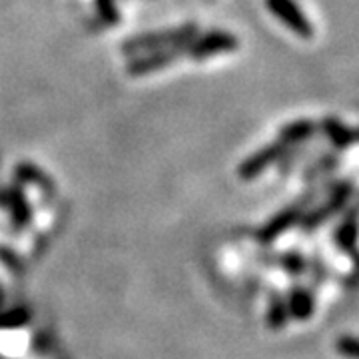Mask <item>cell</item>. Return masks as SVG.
I'll list each match as a JSON object with an SVG mask.
<instances>
[{"mask_svg": "<svg viewBox=\"0 0 359 359\" xmlns=\"http://www.w3.org/2000/svg\"><path fill=\"white\" fill-rule=\"evenodd\" d=\"M194 36H198V26L194 22L176 26V28H164V30H154V32H144L138 36L128 39L120 50L128 56H136L138 52H150L168 48V46H178L190 42Z\"/></svg>", "mask_w": 359, "mask_h": 359, "instance_id": "cell-1", "label": "cell"}, {"mask_svg": "<svg viewBox=\"0 0 359 359\" xmlns=\"http://www.w3.org/2000/svg\"><path fill=\"white\" fill-rule=\"evenodd\" d=\"M238 46H240V40L236 34H231L228 30H210L202 36H194L186 46V54L192 60H205L218 54L238 50Z\"/></svg>", "mask_w": 359, "mask_h": 359, "instance_id": "cell-2", "label": "cell"}, {"mask_svg": "<svg viewBox=\"0 0 359 359\" xmlns=\"http://www.w3.org/2000/svg\"><path fill=\"white\" fill-rule=\"evenodd\" d=\"M264 2L271 16H276L287 30H292L304 40L313 39L316 28L295 0H264Z\"/></svg>", "mask_w": 359, "mask_h": 359, "instance_id": "cell-3", "label": "cell"}, {"mask_svg": "<svg viewBox=\"0 0 359 359\" xmlns=\"http://www.w3.org/2000/svg\"><path fill=\"white\" fill-rule=\"evenodd\" d=\"M186 44H178V46H168V48H160V50H150L142 56H132V60L126 66L130 76H146L158 72L166 66L174 65L178 58L186 54Z\"/></svg>", "mask_w": 359, "mask_h": 359, "instance_id": "cell-4", "label": "cell"}, {"mask_svg": "<svg viewBox=\"0 0 359 359\" xmlns=\"http://www.w3.org/2000/svg\"><path fill=\"white\" fill-rule=\"evenodd\" d=\"M287 150L290 148L283 142H271V144L259 148L257 152H254V154L245 158L244 162L238 166V176L242 180H254L257 176H262L269 166H273L276 162H280Z\"/></svg>", "mask_w": 359, "mask_h": 359, "instance_id": "cell-5", "label": "cell"}, {"mask_svg": "<svg viewBox=\"0 0 359 359\" xmlns=\"http://www.w3.org/2000/svg\"><path fill=\"white\" fill-rule=\"evenodd\" d=\"M311 198H313V194H308V196L299 198L295 204L287 205V208L282 210L280 214H276V216L269 219L268 224L259 230L257 238H259L262 242H271V240H276L278 236H282L285 230H290L294 224H297L299 219L306 216V210H308Z\"/></svg>", "mask_w": 359, "mask_h": 359, "instance_id": "cell-6", "label": "cell"}, {"mask_svg": "<svg viewBox=\"0 0 359 359\" xmlns=\"http://www.w3.org/2000/svg\"><path fill=\"white\" fill-rule=\"evenodd\" d=\"M351 192H353V188H351L349 182H339L334 190L330 192V198H327L320 208H316V210L309 212V214L306 212V216L302 218V226H304L306 230H309V228H318L320 224H323L325 219L332 218L334 214H337V212L347 204Z\"/></svg>", "mask_w": 359, "mask_h": 359, "instance_id": "cell-7", "label": "cell"}, {"mask_svg": "<svg viewBox=\"0 0 359 359\" xmlns=\"http://www.w3.org/2000/svg\"><path fill=\"white\" fill-rule=\"evenodd\" d=\"M320 130L325 134V138L332 142V146L337 150H346L349 146H353L358 142V132L355 128L344 124L339 118H323L320 124Z\"/></svg>", "mask_w": 359, "mask_h": 359, "instance_id": "cell-8", "label": "cell"}, {"mask_svg": "<svg viewBox=\"0 0 359 359\" xmlns=\"http://www.w3.org/2000/svg\"><path fill=\"white\" fill-rule=\"evenodd\" d=\"M318 132H320V126L316 122H311L308 118H302V120L287 122L280 130V138L278 140L283 142L287 148H292V146H302V144L309 142Z\"/></svg>", "mask_w": 359, "mask_h": 359, "instance_id": "cell-9", "label": "cell"}, {"mask_svg": "<svg viewBox=\"0 0 359 359\" xmlns=\"http://www.w3.org/2000/svg\"><path fill=\"white\" fill-rule=\"evenodd\" d=\"M6 205L11 208V216H13V222L16 228H25V226L30 224L32 212H30V205L26 202V196L18 188H13L8 192V202H6Z\"/></svg>", "mask_w": 359, "mask_h": 359, "instance_id": "cell-10", "label": "cell"}, {"mask_svg": "<svg viewBox=\"0 0 359 359\" xmlns=\"http://www.w3.org/2000/svg\"><path fill=\"white\" fill-rule=\"evenodd\" d=\"M285 306H287V313H292L295 320H308L313 313V299L306 290H294L290 304Z\"/></svg>", "mask_w": 359, "mask_h": 359, "instance_id": "cell-11", "label": "cell"}, {"mask_svg": "<svg viewBox=\"0 0 359 359\" xmlns=\"http://www.w3.org/2000/svg\"><path fill=\"white\" fill-rule=\"evenodd\" d=\"M355 240H358V228H355V216H353V212H351V214H349V219H346V222L337 228V231H335V242H337V245H339L341 250L353 252Z\"/></svg>", "mask_w": 359, "mask_h": 359, "instance_id": "cell-12", "label": "cell"}, {"mask_svg": "<svg viewBox=\"0 0 359 359\" xmlns=\"http://www.w3.org/2000/svg\"><path fill=\"white\" fill-rule=\"evenodd\" d=\"M16 176H18V180L30 182V184H34V186H42L46 192H50L52 190L50 180L46 178L39 168L30 166V164H20V166L16 168Z\"/></svg>", "mask_w": 359, "mask_h": 359, "instance_id": "cell-13", "label": "cell"}, {"mask_svg": "<svg viewBox=\"0 0 359 359\" xmlns=\"http://www.w3.org/2000/svg\"><path fill=\"white\" fill-rule=\"evenodd\" d=\"M30 321V309L14 308L0 316V330H16Z\"/></svg>", "mask_w": 359, "mask_h": 359, "instance_id": "cell-14", "label": "cell"}, {"mask_svg": "<svg viewBox=\"0 0 359 359\" xmlns=\"http://www.w3.org/2000/svg\"><path fill=\"white\" fill-rule=\"evenodd\" d=\"M96 13L106 26H118L122 20L116 0H96Z\"/></svg>", "mask_w": 359, "mask_h": 359, "instance_id": "cell-15", "label": "cell"}, {"mask_svg": "<svg viewBox=\"0 0 359 359\" xmlns=\"http://www.w3.org/2000/svg\"><path fill=\"white\" fill-rule=\"evenodd\" d=\"M287 306L285 302H282L280 297H273L271 299V308H269V325L273 330H282V325L287 320Z\"/></svg>", "mask_w": 359, "mask_h": 359, "instance_id": "cell-16", "label": "cell"}, {"mask_svg": "<svg viewBox=\"0 0 359 359\" xmlns=\"http://www.w3.org/2000/svg\"><path fill=\"white\" fill-rule=\"evenodd\" d=\"M337 164V156L334 154H327L321 158L318 164H313V168H309L308 174H306V178H316V176H321V174H325V172H330V170H334V166Z\"/></svg>", "mask_w": 359, "mask_h": 359, "instance_id": "cell-17", "label": "cell"}, {"mask_svg": "<svg viewBox=\"0 0 359 359\" xmlns=\"http://www.w3.org/2000/svg\"><path fill=\"white\" fill-rule=\"evenodd\" d=\"M337 351L341 355H346L347 359H358V341H355V337H351V335L339 337L337 339Z\"/></svg>", "mask_w": 359, "mask_h": 359, "instance_id": "cell-18", "label": "cell"}, {"mask_svg": "<svg viewBox=\"0 0 359 359\" xmlns=\"http://www.w3.org/2000/svg\"><path fill=\"white\" fill-rule=\"evenodd\" d=\"M283 266L290 269V271H294V273H299L302 269L306 268L302 256H295V254H290V256L283 257Z\"/></svg>", "mask_w": 359, "mask_h": 359, "instance_id": "cell-19", "label": "cell"}]
</instances>
